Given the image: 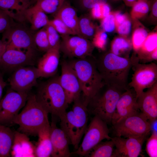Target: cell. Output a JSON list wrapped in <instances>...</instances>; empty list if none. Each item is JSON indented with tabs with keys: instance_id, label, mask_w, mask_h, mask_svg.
<instances>
[{
	"instance_id": "cell-30",
	"label": "cell",
	"mask_w": 157,
	"mask_h": 157,
	"mask_svg": "<svg viewBox=\"0 0 157 157\" xmlns=\"http://www.w3.org/2000/svg\"><path fill=\"white\" fill-rule=\"evenodd\" d=\"M66 0H39L35 5L46 14H56Z\"/></svg>"
},
{
	"instance_id": "cell-34",
	"label": "cell",
	"mask_w": 157,
	"mask_h": 157,
	"mask_svg": "<svg viewBox=\"0 0 157 157\" xmlns=\"http://www.w3.org/2000/svg\"><path fill=\"white\" fill-rule=\"evenodd\" d=\"M148 35L144 28L139 27L136 28L132 34V44L133 48L136 52L140 49Z\"/></svg>"
},
{
	"instance_id": "cell-27",
	"label": "cell",
	"mask_w": 157,
	"mask_h": 157,
	"mask_svg": "<svg viewBox=\"0 0 157 157\" xmlns=\"http://www.w3.org/2000/svg\"><path fill=\"white\" fill-rule=\"evenodd\" d=\"M14 139V131L10 127L0 124V157L10 156Z\"/></svg>"
},
{
	"instance_id": "cell-17",
	"label": "cell",
	"mask_w": 157,
	"mask_h": 157,
	"mask_svg": "<svg viewBox=\"0 0 157 157\" xmlns=\"http://www.w3.org/2000/svg\"><path fill=\"white\" fill-rule=\"evenodd\" d=\"M140 111L135 92L129 87L121 95L117 103L112 116V125L122 119Z\"/></svg>"
},
{
	"instance_id": "cell-28",
	"label": "cell",
	"mask_w": 157,
	"mask_h": 157,
	"mask_svg": "<svg viewBox=\"0 0 157 157\" xmlns=\"http://www.w3.org/2000/svg\"><path fill=\"white\" fill-rule=\"evenodd\" d=\"M115 147L111 139L100 142L94 147L86 155L88 157H113Z\"/></svg>"
},
{
	"instance_id": "cell-31",
	"label": "cell",
	"mask_w": 157,
	"mask_h": 157,
	"mask_svg": "<svg viewBox=\"0 0 157 157\" xmlns=\"http://www.w3.org/2000/svg\"><path fill=\"white\" fill-rule=\"evenodd\" d=\"M132 44L128 39L123 37L115 38L111 45V52L121 56L122 54L129 51L131 49Z\"/></svg>"
},
{
	"instance_id": "cell-25",
	"label": "cell",
	"mask_w": 157,
	"mask_h": 157,
	"mask_svg": "<svg viewBox=\"0 0 157 157\" xmlns=\"http://www.w3.org/2000/svg\"><path fill=\"white\" fill-rule=\"evenodd\" d=\"M38 140L35 145L36 157H51L52 146L50 137V125L42 127L38 133Z\"/></svg>"
},
{
	"instance_id": "cell-33",
	"label": "cell",
	"mask_w": 157,
	"mask_h": 157,
	"mask_svg": "<svg viewBox=\"0 0 157 157\" xmlns=\"http://www.w3.org/2000/svg\"><path fill=\"white\" fill-rule=\"evenodd\" d=\"M132 7L131 17L133 19L137 20L143 17L148 12L150 5L148 1H141L135 3Z\"/></svg>"
},
{
	"instance_id": "cell-11",
	"label": "cell",
	"mask_w": 157,
	"mask_h": 157,
	"mask_svg": "<svg viewBox=\"0 0 157 157\" xmlns=\"http://www.w3.org/2000/svg\"><path fill=\"white\" fill-rule=\"evenodd\" d=\"M61 37L60 49L65 56L76 58L92 56L95 47L89 40L76 35L63 36Z\"/></svg>"
},
{
	"instance_id": "cell-2",
	"label": "cell",
	"mask_w": 157,
	"mask_h": 157,
	"mask_svg": "<svg viewBox=\"0 0 157 157\" xmlns=\"http://www.w3.org/2000/svg\"><path fill=\"white\" fill-rule=\"evenodd\" d=\"M73 103L71 110L66 111L59 118L60 128L68 136L71 144L76 150L88 126V103L82 92Z\"/></svg>"
},
{
	"instance_id": "cell-26",
	"label": "cell",
	"mask_w": 157,
	"mask_h": 157,
	"mask_svg": "<svg viewBox=\"0 0 157 157\" xmlns=\"http://www.w3.org/2000/svg\"><path fill=\"white\" fill-rule=\"evenodd\" d=\"M25 18L30 23L32 29L36 30L48 24L49 20L46 14L35 5L26 10Z\"/></svg>"
},
{
	"instance_id": "cell-3",
	"label": "cell",
	"mask_w": 157,
	"mask_h": 157,
	"mask_svg": "<svg viewBox=\"0 0 157 157\" xmlns=\"http://www.w3.org/2000/svg\"><path fill=\"white\" fill-rule=\"evenodd\" d=\"M56 74L38 85L35 98L48 113L59 118L66 111L69 104L65 92Z\"/></svg>"
},
{
	"instance_id": "cell-37",
	"label": "cell",
	"mask_w": 157,
	"mask_h": 157,
	"mask_svg": "<svg viewBox=\"0 0 157 157\" xmlns=\"http://www.w3.org/2000/svg\"><path fill=\"white\" fill-rule=\"evenodd\" d=\"M107 37L106 32L102 29H97L92 42L94 47L104 50L107 43Z\"/></svg>"
},
{
	"instance_id": "cell-45",
	"label": "cell",
	"mask_w": 157,
	"mask_h": 157,
	"mask_svg": "<svg viewBox=\"0 0 157 157\" xmlns=\"http://www.w3.org/2000/svg\"><path fill=\"white\" fill-rule=\"evenodd\" d=\"M101 7L103 18L108 15L110 13V8L107 3L102 4Z\"/></svg>"
},
{
	"instance_id": "cell-47",
	"label": "cell",
	"mask_w": 157,
	"mask_h": 157,
	"mask_svg": "<svg viewBox=\"0 0 157 157\" xmlns=\"http://www.w3.org/2000/svg\"><path fill=\"white\" fill-rule=\"evenodd\" d=\"M141 1H148V0H123L126 6L131 7L135 3Z\"/></svg>"
},
{
	"instance_id": "cell-42",
	"label": "cell",
	"mask_w": 157,
	"mask_h": 157,
	"mask_svg": "<svg viewBox=\"0 0 157 157\" xmlns=\"http://www.w3.org/2000/svg\"><path fill=\"white\" fill-rule=\"evenodd\" d=\"M10 17L0 9V33L10 27Z\"/></svg>"
},
{
	"instance_id": "cell-44",
	"label": "cell",
	"mask_w": 157,
	"mask_h": 157,
	"mask_svg": "<svg viewBox=\"0 0 157 157\" xmlns=\"http://www.w3.org/2000/svg\"><path fill=\"white\" fill-rule=\"evenodd\" d=\"M116 27L123 23L128 17L125 14L119 11L114 12ZM116 28V27H115Z\"/></svg>"
},
{
	"instance_id": "cell-14",
	"label": "cell",
	"mask_w": 157,
	"mask_h": 157,
	"mask_svg": "<svg viewBox=\"0 0 157 157\" xmlns=\"http://www.w3.org/2000/svg\"><path fill=\"white\" fill-rule=\"evenodd\" d=\"M2 40L6 49H14L25 52H35L37 49L33 37L26 30L21 28H11L6 30Z\"/></svg>"
},
{
	"instance_id": "cell-48",
	"label": "cell",
	"mask_w": 157,
	"mask_h": 157,
	"mask_svg": "<svg viewBox=\"0 0 157 157\" xmlns=\"http://www.w3.org/2000/svg\"><path fill=\"white\" fill-rule=\"evenodd\" d=\"M6 50L5 44L2 40H0V59Z\"/></svg>"
},
{
	"instance_id": "cell-6",
	"label": "cell",
	"mask_w": 157,
	"mask_h": 157,
	"mask_svg": "<svg viewBox=\"0 0 157 157\" xmlns=\"http://www.w3.org/2000/svg\"><path fill=\"white\" fill-rule=\"evenodd\" d=\"M125 90L104 84L89 100L87 106L89 114L107 124H111L117 101Z\"/></svg>"
},
{
	"instance_id": "cell-36",
	"label": "cell",
	"mask_w": 157,
	"mask_h": 157,
	"mask_svg": "<svg viewBox=\"0 0 157 157\" xmlns=\"http://www.w3.org/2000/svg\"><path fill=\"white\" fill-rule=\"evenodd\" d=\"M44 27L47 33L50 49L60 48V41L59 34L49 24Z\"/></svg>"
},
{
	"instance_id": "cell-49",
	"label": "cell",
	"mask_w": 157,
	"mask_h": 157,
	"mask_svg": "<svg viewBox=\"0 0 157 157\" xmlns=\"http://www.w3.org/2000/svg\"><path fill=\"white\" fill-rule=\"evenodd\" d=\"M152 12L153 15L155 17H157V1L155 0L153 3L152 7Z\"/></svg>"
},
{
	"instance_id": "cell-43",
	"label": "cell",
	"mask_w": 157,
	"mask_h": 157,
	"mask_svg": "<svg viewBox=\"0 0 157 157\" xmlns=\"http://www.w3.org/2000/svg\"><path fill=\"white\" fill-rule=\"evenodd\" d=\"M101 5L97 4L90 10V15L93 18L101 19L103 18Z\"/></svg>"
},
{
	"instance_id": "cell-32",
	"label": "cell",
	"mask_w": 157,
	"mask_h": 157,
	"mask_svg": "<svg viewBox=\"0 0 157 157\" xmlns=\"http://www.w3.org/2000/svg\"><path fill=\"white\" fill-rule=\"evenodd\" d=\"M37 48L46 52L50 49L47 33L44 27L40 29L33 37Z\"/></svg>"
},
{
	"instance_id": "cell-4",
	"label": "cell",
	"mask_w": 157,
	"mask_h": 157,
	"mask_svg": "<svg viewBox=\"0 0 157 157\" xmlns=\"http://www.w3.org/2000/svg\"><path fill=\"white\" fill-rule=\"evenodd\" d=\"M48 113L37 101L35 94H29L22 111L14 119L18 124L17 131L28 136H37L41 128L50 124Z\"/></svg>"
},
{
	"instance_id": "cell-29",
	"label": "cell",
	"mask_w": 157,
	"mask_h": 157,
	"mask_svg": "<svg viewBox=\"0 0 157 157\" xmlns=\"http://www.w3.org/2000/svg\"><path fill=\"white\" fill-rule=\"evenodd\" d=\"M78 26L80 36L88 40H92L98 29L90 17L86 14L78 17Z\"/></svg>"
},
{
	"instance_id": "cell-1",
	"label": "cell",
	"mask_w": 157,
	"mask_h": 157,
	"mask_svg": "<svg viewBox=\"0 0 157 157\" xmlns=\"http://www.w3.org/2000/svg\"><path fill=\"white\" fill-rule=\"evenodd\" d=\"M95 60L98 70L105 84L124 90L129 87L128 78L134 61L133 57H122L110 52Z\"/></svg>"
},
{
	"instance_id": "cell-38",
	"label": "cell",
	"mask_w": 157,
	"mask_h": 157,
	"mask_svg": "<svg viewBox=\"0 0 157 157\" xmlns=\"http://www.w3.org/2000/svg\"><path fill=\"white\" fill-rule=\"evenodd\" d=\"M145 150L147 154L149 157H157V131H153L151 135L148 139Z\"/></svg>"
},
{
	"instance_id": "cell-20",
	"label": "cell",
	"mask_w": 157,
	"mask_h": 157,
	"mask_svg": "<svg viewBox=\"0 0 157 157\" xmlns=\"http://www.w3.org/2000/svg\"><path fill=\"white\" fill-rule=\"evenodd\" d=\"M60 48H50L37 62V68L40 77L50 78L55 75L59 62Z\"/></svg>"
},
{
	"instance_id": "cell-39",
	"label": "cell",
	"mask_w": 157,
	"mask_h": 157,
	"mask_svg": "<svg viewBox=\"0 0 157 157\" xmlns=\"http://www.w3.org/2000/svg\"><path fill=\"white\" fill-rule=\"evenodd\" d=\"M101 26L102 29L106 32L113 31L116 27L114 12H110L108 15L101 19Z\"/></svg>"
},
{
	"instance_id": "cell-12",
	"label": "cell",
	"mask_w": 157,
	"mask_h": 157,
	"mask_svg": "<svg viewBox=\"0 0 157 157\" xmlns=\"http://www.w3.org/2000/svg\"><path fill=\"white\" fill-rule=\"evenodd\" d=\"M37 62L35 52L6 49L0 59V70L13 72L22 67L34 66Z\"/></svg>"
},
{
	"instance_id": "cell-23",
	"label": "cell",
	"mask_w": 157,
	"mask_h": 157,
	"mask_svg": "<svg viewBox=\"0 0 157 157\" xmlns=\"http://www.w3.org/2000/svg\"><path fill=\"white\" fill-rule=\"evenodd\" d=\"M30 3L29 0H0V9L10 18L22 21L26 19Z\"/></svg>"
},
{
	"instance_id": "cell-35",
	"label": "cell",
	"mask_w": 157,
	"mask_h": 157,
	"mask_svg": "<svg viewBox=\"0 0 157 157\" xmlns=\"http://www.w3.org/2000/svg\"><path fill=\"white\" fill-rule=\"evenodd\" d=\"M49 24L52 26L61 36L68 35H75V33L59 19L55 17L49 20Z\"/></svg>"
},
{
	"instance_id": "cell-24",
	"label": "cell",
	"mask_w": 157,
	"mask_h": 157,
	"mask_svg": "<svg viewBox=\"0 0 157 157\" xmlns=\"http://www.w3.org/2000/svg\"><path fill=\"white\" fill-rule=\"evenodd\" d=\"M55 15V17L60 19L76 35L81 36L78 26V17L76 12L66 0Z\"/></svg>"
},
{
	"instance_id": "cell-15",
	"label": "cell",
	"mask_w": 157,
	"mask_h": 157,
	"mask_svg": "<svg viewBox=\"0 0 157 157\" xmlns=\"http://www.w3.org/2000/svg\"><path fill=\"white\" fill-rule=\"evenodd\" d=\"M61 66V72L59 76V82L69 104L80 97L82 89L74 71L67 61H62Z\"/></svg>"
},
{
	"instance_id": "cell-50",
	"label": "cell",
	"mask_w": 157,
	"mask_h": 157,
	"mask_svg": "<svg viewBox=\"0 0 157 157\" xmlns=\"http://www.w3.org/2000/svg\"><path fill=\"white\" fill-rule=\"evenodd\" d=\"M36 0V1H38V0Z\"/></svg>"
},
{
	"instance_id": "cell-13",
	"label": "cell",
	"mask_w": 157,
	"mask_h": 157,
	"mask_svg": "<svg viewBox=\"0 0 157 157\" xmlns=\"http://www.w3.org/2000/svg\"><path fill=\"white\" fill-rule=\"evenodd\" d=\"M40 78L37 67L34 66L22 67L15 70L9 80L11 89L15 91L29 93L38 85Z\"/></svg>"
},
{
	"instance_id": "cell-46",
	"label": "cell",
	"mask_w": 157,
	"mask_h": 157,
	"mask_svg": "<svg viewBox=\"0 0 157 157\" xmlns=\"http://www.w3.org/2000/svg\"><path fill=\"white\" fill-rule=\"evenodd\" d=\"M6 85V83L5 81L2 74L0 72V102L2 99L3 91Z\"/></svg>"
},
{
	"instance_id": "cell-5",
	"label": "cell",
	"mask_w": 157,
	"mask_h": 157,
	"mask_svg": "<svg viewBox=\"0 0 157 157\" xmlns=\"http://www.w3.org/2000/svg\"><path fill=\"white\" fill-rule=\"evenodd\" d=\"M67 62L74 71L82 94L88 102L105 84L98 70L95 59L90 56L73 59Z\"/></svg>"
},
{
	"instance_id": "cell-18",
	"label": "cell",
	"mask_w": 157,
	"mask_h": 157,
	"mask_svg": "<svg viewBox=\"0 0 157 157\" xmlns=\"http://www.w3.org/2000/svg\"><path fill=\"white\" fill-rule=\"evenodd\" d=\"M52 116L50 124V137L52 146L51 157H69L71 154L69 147L71 144L70 140L65 132L57 126L55 119L56 116Z\"/></svg>"
},
{
	"instance_id": "cell-8",
	"label": "cell",
	"mask_w": 157,
	"mask_h": 157,
	"mask_svg": "<svg viewBox=\"0 0 157 157\" xmlns=\"http://www.w3.org/2000/svg\"><path fill=\"white\" fill-rule=\"evenodd\" d=\"M94 116L87 126L81 144L72 154L85 157L94 147L102 140L111 139L107 124L98 117Z\"/></svg>"
},
{
	"instance_id": "cell-41",
	"label": "cell",
	"mask_w": 157,
	"mask_h": 157,
	"mask_svg": "<svg viewBox=\"0 0 157 157\" xmlns=\"http://www.w3.org/2000/svg\"><path fill=\"white\" fill-rule=\"evenodd\" d=\"M131 27V23L128 18L123 23L116 27L118 33L121 35L125 36L130 33Z\"/></svg>"
},
{
	"instance_id": "cell-9",
	"label": "cell",
	"mask_w": 157,
	"mask_h": 157,
	"mask_svg": "<svg viewBox=\"0 0 157 157\" xmlns=\"http://www.w3.org/2000/svg\"><path fill=\"white\" fill-rule=\"evenodd\" d=\"M131 68L133 73L128 86L134 90L137 98L145 89L157 82V64L154 62L140 63L135 57Z\"/></svg>"
},
{
	"instance_id": "cell-7",
	"label": "cell",
	"mask_w": 157,
	"mask_h": 157,
	"mask_svg": "<svg viewBox=\"0 0 157 157\" xmlns=\"http://www.w3.org/2000/svg\"><path fill=\"white\" fill-rule=\"evenodd\" d=\"M115 136L128 138L148 135L151 126L146 117L138 111L112 125Z\"/></svg>"
},
{
	"instance_id": "cell-21",
	"label": "cell",
	"mask_w": 157,
	"mask_h": 157,
	"mask_svg": "<svg viewBox=\"0 0 157 157\" xmlns=\"http://www.w3.org/2000/svg\"><path fill=\"white\" fill-rule=\"evenodd\" d=\"M14 139L10 152L12 157H35V146L28 136L14 131Z\"/></svg>"
},
{
	"instance_id": "cell-19",
	"label": "cell",
	"mask_w": 157,
	"mask_h": 157,
	"mask_svg": "<svg viewBox=\"0 0 157 157\" xmlns=\"http://www.w3.org/2000/svg\"><path fill=\"white\" fill-rule=\"evenodd\" d=\"M137 103L139 110L150 124L157 120V82L138 96Z\"/></svg>"
},
{
	"instance_id": "cell-40",
	"label": "cell",
	"mask_w": 157,
	"mask_h": 157,
	"mask_svg": "<svg viewBox=\"0 0 157 157\" xmlns=\"http://www.w3.org/2000/svg\"><path fill=\"white\" fill-rule=\"evenodd\" d=\"M78 5L82 10H90L97 4L107 3V0H76Z\"/></svg>"
},
{
	"instance_id": "cell-10",
	"label": "cell",
	"mask_w": 157,
	"mask_h": 157,
	"mask_svg": "<svg viewBox=\"0 0 157 157\" xmlns=\"http://www.w3.org/2000/svg\"><path fill=\"white\" fill-rule=\"evenodd\" d=\"M29 93L7 91L0 102V124L10 127L26 103Z\"/></svg>"
},
{
	"instance_id": "cell-22",
	"label": "cell",
	"mask_w": 157,
	"mask_h": 157,
	"mask_svg": "<svg viewBox=\"0 0 157 157\" xmlns=\"http://www.w3.org/2000/svg\"><path fill=\"white\" fill-rule=\"evenodd\" d=\"M138 62L148 63L157 60V33L153 32L148 34L142 45L136 52Z\"/></svg>"
},
{
	"instance_id": "cell-16",
	"label": "cell",
	"mask_w": 157,
	"mask_h": 157,
	"mask_svg": "<svg viewBox=\"0 0 157 157\" xmlns=\"http://www.w3.org/2000/svg\"><path fill=\"white\" fill-rule=\"evenodd\" d=\"M148 135L128 138L115 136L111 139L115 148L113 157H137L140 154L144 142Z\"/></svg>"
}]
</instances>
